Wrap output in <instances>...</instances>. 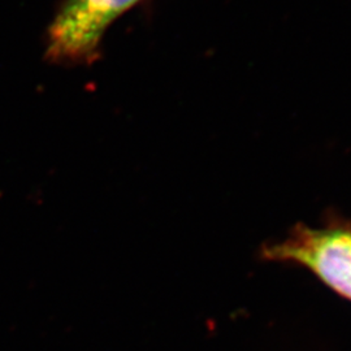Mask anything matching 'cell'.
<instances>
[{
	"label": "cell",
	"mask_w": 351,
	"mask_h": 351,
	"mask_svg": "<svg viewBox=\"0 0 351 351\" xmlns=\"http://www.w3.org/2000/svg\"><path fill=\"white\" fill-rule=\"evenodd\" d=\"M142 0H63L47 27L46 59L90 65L101 55L107 30Z\"/></svg>",
	"instance_id": "obj_1"
},
{
	"label": "cell",
	"mask_w": 351,
	"mask_h": 351,
	"mask_svg": "<svg viewBox=\"0 0 351 351\" xmlns=\"http://www.w3.org/2000/svg\"><path fill=\"white\" fill-rule=\"evenodd\" d=\"M263 256L308 268L326 287L351 301V226H297L284 241L267 246Z\"/></svg>",
	"instance_id": "obj_2"
}]
</instances>
